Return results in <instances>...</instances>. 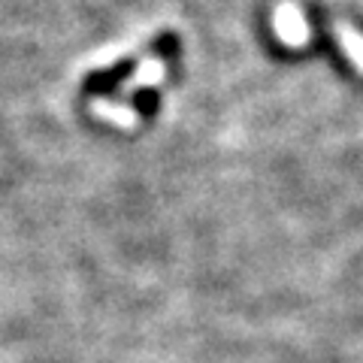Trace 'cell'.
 <instances>
[{
  "mask_svg": "<svg viewBox=\"0 0 363 363\" xmlns=\"http://www.w3.org/2000/svg\"><path fill=\"white\" fill-rule=\"evenodd\" d=\"M333 37L339 43V49H342V55L354 64V70L363 73V33L357 28H351L348 21H339V25H333Z\"/></svg>",
  "mask_w": 363,
  "mask_h": 363,
  "instance_id": "2",
  "label": "cell"
},
{
  "mask_svg": "<svg viewBox=\"0 0 363 363\" xmlns=\"http://www.w3.org/2000/svg\"><path fill=\"white\" fill-rule=\"evenodd\" d=\"M272 33L279 37L281 45L288 49H303L312 40V28L309 18H306L303 6L297 0H281V4L272 9Z\"/></svg>",
  "mask_w": 363,
  "mask_h": 363,
  "instance_id": "1",
  "label": "cell"
}]
</instances>
